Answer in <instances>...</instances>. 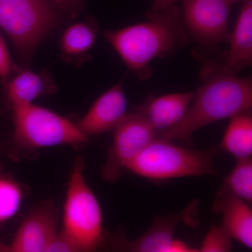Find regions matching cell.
Returning <instances> with one entry per match:
<instances>
[{"mask_svg": "<svg viewBox=\"0 0 252 252\" xmlns=\"http://www.w3.org/2000/svg\"><path fill=\"white\" fill-rule=\"evenodd\" d=\"M203 77L185 117L171 128L158 132L157 137L190 144L199 129L251 111V77H238L222 64H208L203 69Z\"/></svg>", "mask_w": 252, "mask_h": 252, "instance_id": "1", "label": "cell"}, {"mask_svg": "<svg viewBox=\"0 0 252 252\" xmlns=\"http://www.w3.org/2000/svg\"><path fill=\"white\" fill-rule=\"evenodd\" d=\"M148 21L122 29L104 32L112 46L130 70L140 79L151 75L150 64L188 44L181 10L176 5L160 11H152Z\"/></svg>", "mask_w": 252, "mask_h": 252, "instance_id": "2", "label": "cell"}, {"mask_svg": "<svg viewBox=\"0 0 252 252\" xmlns=\"http://www.w3.org/2000/svg\"><path fill=\"white\" fill-rule=\"evenodd\" d=\"M84 160L77 157L68 181L61 231L78 252H97L107 245L103 215L97 197L84 177Z\"/></svg>", "mask_w": 252, "mask_h": 252, "instance_id": "3", "label": "cell"}, {"mask_svg": "<svg viewBox=\"0 0 252 252\" xmlns=\"http://www.w3.org/2000/svg\"><path fill=\"white\" fill-rule=\"evenodd\" d=\"M220 149L194 150L156 137L127 165L135 175L153 180L217 175L214 157Z\"/></svg>", "mask_w": 252, "mask_h": 252, "instance_id": "4", "label": "cell"}, {"mask_svg": "<svg viewBox=\"0 0 252 252\" xmlns=\"http://www.w3.org/2000/svg\"><path fill=\"white\" fill-rule=\"evenodd\" d=\"M12 109L14 143L19 150L32 152L60 145L79 148L89 142L76 123L53 111L34 104Z\"/></svg>", "mask_w": 252, "mask_h": 252, "instance_id": "5", "label": "cell"}, {"mask_svg": "<svg viewBox=\"0 0 252 252\" xmlns=\"http://www.w3.org/2000/svg\"><path fill=\"white\" fill-rule=\"evenodd\" d=\"M61 21V15L49 0H0V28L23 61H30Z\"/></svg>", "mask_w": 252, "mask_h": 252, "instance_id": "6", "label": "cell"}, {"mask_svg": "<svg viewBox=\"0 0 252 252\" xmlns=\"http://www.w3.org/2000/svg\"><path fill=\"white\" fill-rule=\"evenodd\" d=\"M112 146L101 169V176L115 183L127 170V165L157 137L152 126L139 113H127L114 130Z\"/></svg>", "mask_w": 252, "mask_h": 252, "instance_id": "7", "label": "cell"}, {"mask_svg": "<svg viewBox=\"0 0 252 252\" xmlns=\"http://www.w3.org/2000/svg\"><path fill=\"white\" fill-rule=\"evenodd\" d=\"M186 31L199 44L214 47L228 42L231 3L228 0H184Z\"/></svg>", "mask_w": 252, "mask_h": 252, "instance_id": "8", "label": "cell"}, {"mask_svg": "<svg viewBox=\"0 0 252 252\" xmlns=\"http://www.w3.org/2000/svg\"><path fill=\"white\" fill-rule=\"evenodd\" d=\"M59 210L51 203H41L29 212L18 228L9 252H45L59 233Z\"/></svg>", "mask_w": 252, "mask_h": 252, "instance_id": "9", "label": "cell"}, {"mask_svg": "<svg viewBox=\"0 0 252 252\" xmlns=\"http://www.w3.org/2000/svg\"><path fill=\"white\" fill-rule=\"evenodd\" d=\"M127 106L120 81L101 94L76 124L86 137L102 135L114 130L120 124L127 114Z\"/></svg>", "mask_w": 252, "mask_h": 252, "instance_id": "10", "label": "cell"}, {"mask_svg": "<svg viewBox=\"0 0 252 252\" xmlns=\"http://www.w3.org/2000/svg\"><path fill=\"white\" fill-rule=\"evenodd\" d=\"M189 212L190 210L179 215L156 217L149 230L140 238L129 240L120 232L107 243L116 251L167 252L177 225L189 216Z\"/></svg>", "mask_w": 252, "mask_h": 252, "instance_id": "11", "label": "cell"}, {"mask_svg": "<svg viewBox=\"0 0 252 252\" xmlns=\"http://www.w3.org/2000/svg\"><path fill=\"white\" fill-rule=\"evenodd\" d=\"M194 92L150 95L132 112L145 118L156 132H162L178 124L185 117L193 98Z\"/></svg>", "mask_w": 252, "mask_h": 252, "instance_id": "12", "label": "cell"}, {"mask_svg": "<svg viewBox=\"0 0 252 252\" xmlns=\"http://www.w3.org/2000/svg\"><path fill=\"white\" fill-rule=\"evenodd\" d=\"M213 211L222 215L223 226L239 243L252 249L251 205L222 187L212 206Z\"/></svg>", "mask_w": 252, "mask_h": 252, "instance_id": "13", "label": "cell"}, {"mask_svg": "<svg viewBox=\"0 0 252 252\" xmlns=\"http://www.w3.org/2000/svg\"><path fill=\"white\" fill-rule=\"evenodd\" d=\"M4 82L6 97L12 109L33 104L36 99L57 91L49 73L36 72L25 68L16 67Z\"/></svg>", "mask_w": 252, "mask_h": 252, "instance_id": "14", "label": "cell"}, {"mask_svg": "<svg viewBox=\"0 0 252 252\" xmlns=\"http://www.w3.org/2000/svg\"><path fill=\"white\" fill-rule=\"evenodd\" d=\"M234 30L230 34L229 50L223 67L234 73L251 65L252 63V0H245Z\"/></svg>", "mask_w": 252, "mask_h": 252, "instance_id": "15", "label": "cell"}, {"mask_svg": "<svg viewBox=\"0 0 252 252\" xmlns=\"http://www.w3.org/2000/svg\"><path fill=\"white\" fill-rule=\"evenodd\" d=\"M99 28L94 20L73 23L68 26L59 41L61 56L63 61L80 65L91 57Z\"/></svg>", "mask_w": 252, "mask_h": 252, "instance_id": "16", "label": "cell"}, {"mask_svg": "<svg viewBox=\"0 0 252 252\" xmlns=\"http://www.w3.org/2000/svg\"><path fill=\"white\" fill-rule=\"evenodd\" d=\"M218 147L220 151L231 154L237 160L252 157L251 112L240 113L230 118L229 124Z\"/></svg>", "mask_w": 252, "mask_h": 252, "instance_id": "17", "label": "cell"}, {"mask_svg": "<svg viewBox=\"0 0 252 252\" xmlns=\"http://www.w3.org/2000/svg\"><path fill=\"white\" fill-rule=\"evenodd\" d=\"M24 187L0 167V223L14 217L24 199Z\"/></svg>", "mask_w": 252, "mask_h": 252, "instance_id": "18", "label": "cell"}, {"mask_svg": "<svg viewBox=\"0 0 252 252\" xmlns=\"http://www.w3.org/2000/svg\"><path fill=\"white\" fill-rule=\"evenodd\" d=\"M232 193L252 205V157L238 159L232 171L225 177L223 185Z\"/></svg>", "mask_w": 252, "mask_h": 252, "instance_id": "19", "label": "cell"}, {"mask_svg": "<svg viewBox=\"0 0 252 252\" xmlns=\"http://www.w3.org/2000/svg\"><path fill=\"white\" fill-rule=\"evenodd\" d=\"M233 250V238L223 225H214L204 238L200 252H229Z\"/></svg>", "mask_w": 252, "mask_h": 252, "instance_id": "20", "label": "cell"}, {"mask_svg": "<svg viewBox=\"0 0 252 252\" xmlns=\"http://www.w3.org/2000/svg\"><path fill=\"white\" fill-rule=\"evenodd\" d=\"M45 252H78V250L61 230L49 244Z\"/></svg>", "mask_w": 252, "mask_h": 252, "instance_id": "21", "label": "cell"}, {"mask_svg": "<svg viewBox=\"0 0 252 252\" xmlns=\"http://www.w3.org/2000/svg\"><path fill=\"white\" fill-rule=\"evenodd\" d=\"M16 68L10 58L4 39L0 34V79L6 81Z\"/></svg>", "mask_w": 252, "mask_h": 252, "instance_id": "22", "label": "cell"}, {"mask_svg": "<svg viewBox=\"0 0 252 252\" xmlns=\"http://www.w3.org/2000/svg\"><path fill=\"white\" fill-rule=\"evenodd\" d=\"M198 249L192 248L188 244L179 239L173 238L167 248V252H197Z\"/></svg>", "mask_w": 252, "mask_h": 252, "instance_id": "23", "label": "cell"}, {"mask_svg": "<svg viewBox=\"0 0 252 252\" xmlns=\"http://www.w3.org/2000/svg\"><path fill=\"white\" fill-rule=\"evenodd\" d=\"M82 0H56V3L69 12L72 16H75L80 7Z\"/></svg>", "mask_w": 252, "mask_h": 252, "instance_id": "24", "label": "cell"}, {"mask_svg": "<svg viewBox=\"0 0 252 252\" xmlns=\"http://www.w3.org/2000/svg\"><path fill=\"white\" fill-rule=\"evenodd\" d=\"M181 1H183L184 0H153L152 11H160V10L167 9Z\"/></svg>", "mask_w": 252, "mask_h": 252, "instance_id": "25", "label": "cell"}, {"mask_svg": "<svg viewBox=\"0 0 252 252\" xmlns=\"http://www.w3.org/2000/svg\"><path fill=\"white\" fill-rule=\"evenodd\" d=\"M0 252H9V245H5L0 242Z\"/></svg>", "mask_w": 252, "mask_h": 252, "instance_id": "26", "label": "cell"}, {"mask_svg": "<svg viewBox=\"0 0 252 252\" xmlns=\"http://www.w3.org/2000/svg\"><path fill=\"white\" fill-rule=\"evenodd\" d=\"M231 4H233V3L238 2V1H245V0H228Z\"/></svg>", "mask_w": 252, "mask_h": 252, "instance_id": "27", "label": "cell"}, {"mask_svg": "<svg viewBox=\"0 0 252 252\" xmlns=\"http://www.w3.org/2000/svg\"><path fill=\"white\" fill-rule=\"evenodd\" d=\"M0 150H1V145H0Z\"/></svg>", "mask_w": 252, "mask_h": 252, "instance_id": "28", "label": "cell"}]
</instances>
